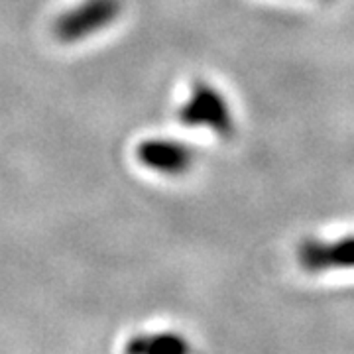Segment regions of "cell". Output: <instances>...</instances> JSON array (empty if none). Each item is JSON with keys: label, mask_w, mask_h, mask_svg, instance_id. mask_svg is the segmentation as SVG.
<instances>
[{"label": "cell", "mask_w": 354, "mask_h": 354, "mask_svg": "<svg viewBox=\"0 0 354 354\" xmlns=\"http://www.w3.org/2000/svg\"><path fill=\"white\" fill-rule=\"evenodd\" d=\"M116 0H85L73 10L62 14L53 30L62 41H79L93 36L116 16Z\"/></svg>", "instance_id": "1"}, {"label": "cell", "mask_w": 354, "mask_h": 354, "mask_svg": "<svg viewBox=\"0 0 354 354\" xmlns=\"http://www.w3.org/2000/svg\"><path fill=\"white\" fill-rule=\"evenodd\" d=\"M124 354H189L185 339L165 333V335H140L128 341Z\"/></svg>", "instance_id": "2"}]
</instances>
